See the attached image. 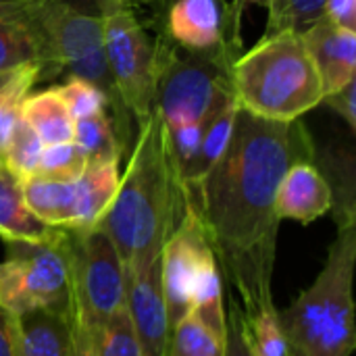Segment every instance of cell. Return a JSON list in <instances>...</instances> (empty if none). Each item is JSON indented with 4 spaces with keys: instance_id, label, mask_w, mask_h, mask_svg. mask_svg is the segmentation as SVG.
<instances>
[{
    "instance_id": "25",
    "label": "cell",
    "mask_w": 356,
    "mask_h": 356,
    "mask_svg": "<svg viewBox=\"0 0 356 356\" xmlns=\"http://www.w3.org/2000/svg\"><path fill=\"white\" fill-rule=\"evenodd\" d=\"M167 356H223V338L190 311L171 327Z\"/></svg>"
},
{
    "instance_id": "6",
    "label": "cell",
    "mask_w": 356,
    "mask_h": 356,
    "mask_svg": "<svg viewBox=\"0 0 356 356\" xmlns=\"http://www.w3.org/2000/svg\"><path fill=\"white\" fill-rule=\"evenodd\" d=\"M29 6L60 71L88 79L104 92L111 117L127 148L131 138V115L121 102L108 71L100 13H90L71 0H31Z\"/></svg>"
},
{
    "instance_id": "33",
    "label": "cell",
    "mask_w": 356,
    "mask_h": 356,
    "mask_svg": "<svg viewBox=\"0 0 356 356\" xmlns=\"http://www.w3.org/2000/svg\"><path fill=\"white\" fill-rule=\"evenodd\" d=\"M323 17L340 27L356 31V0H325Z\"/></svg>"
},
{
    "instance_id": "18",
    "label": "cell",
    "mask_w": 356,
    "mask_h": 356,
    "mask_svg": "<svg viewBox=\"0 0 356 356\" xmlns=\"http://www.w3.org/2000/svg\"><path fill=\"white\" fill-rule=\"evenodd\" d=\"M332 190V211L336 225H356V177L353 146H327L323 152L315 150L313 161Z\"/></svg>"
},
{
    "instance_id": "15",
    "label": "cell",
    "mask_w": 356,
    "mask_h": 356,
    "mask_svg": "<svg viewBox=\"0 0 356 356\" xmlns=\"http://www.w3.org/2000/svg\"><path fill=\"white\" fill-rule=\"evenodd\" d=\"M300 38L321 79L323 96L355 81L356 31L332 23L327 17H319L300 29Z\"/></svg>"
},
{
    "instance_id": "24",
    "label": "cell",
    "mask_w": 356,
    "mask_h": 356,
    "mask_svg": "<svg viewBox=\"0 0 356 356\" xmlns=\"http://www.w3.org/2000/svg\"><path fill=\"white\" fill-rule=\"evenodd\" d=\"M38 81H48L46 69L42 65H23L0 71V150L13 129L15 119L19 117L23 98Z\"/></svg>"
},
{
    "instance_id": "31",
    "label": "cell",
    "mask_w": 356,
    "mask_h": 356,
    "mask_svg": "<svg viewBox=\"0 0 356 356\" xmlns=\"http://www.w3.org/2000/svg\"><path fill=\"white\" fill-rule=\"evenodd\" d=\"M223 356H254L248 319L236 298H229V309H225Z\"/></svg>"
},
{
    "instance_id": "7",
    "label": "cell",
    "mask_w": 356,
    "mask_h": 356,
    "mask_svg": "<svg viewBox=\"0 0 356 356\" xmlns=\"http://www.w3.org/2000/svg\"><path fill=\"white\" fill-rule=\"evenodd\" d=\"M0 263V309L13 317L50 311L71 315L67 229L42 240H4Z\"/></svg>"
},
{
    "instance_id": "23",
    "label": "cell",
    "mask_w": 356,
    "mask_h": 356,
    "mask_svg": "<svg viewBox=\"0 0 356 356\" xmlns=\"http://www.w3.org/2000/svg\"><path fill=\"white\" fill-rule=\"evenodd\" d=\"M42 148L44 144L38 138V134L19 115L0 150V169H4L8 175H13L21 184L35 175Z\"/></svg>"
},
{
    "instance_id": "9",
    "label": "cell",
    "mask_w": 356,
    "mask_h": 356,
    "mask_svg": "<svg viewBox=\"0 0 356 356\" xmlns=\"http://www.w3.org/2000/svg\"><path fill=\"white\" fill-rule=\"evenodd\" d=\"M73 323L92 334L125 307V265L100 227L67 229Z\"/></svg>"
},
{
    "instance_id": "21",
    "label": "cell",
    "mask_w": 356,
    "mask_h": 356,
    "mask_svg": "<svg viewBox=\"0 0 356 356\" xmlns=\"http://www.w3.org/2000/svg\"><path fill=\"white\" fill-rule=\"evenodd\" d=\"M56 227L40 221L25 204L19 181L0 169V238L2 240H42Z\"/></svg>"
},
{
    "instance_id": "3",
    "label": "cell",
    "mask_w": 356,
    "mask_h": 356,
    "mask_svg": "<svg viewBox=\"0 0 356 356\" xmlns=\"http://www.w3.org/2000/svg\"><path fill=\"white\" fill-rule=\"evenodd\" d=\"M356 225L338 227L315 282L277 311L286 356H353Z\"/></svg>"
},
{
    "instance_id": "13",
    "label": "cell",
    "mask_w": 356,
    "mask_h": 356,
    "mask_svg": "<svg viewBox=\"0 0 356 356\" xmlns=\"http://www.w3.org/2000/svg\"><path fill=\"white\" fill-rule=\"evenodd\" d=\"M125 309L144 356H167L169 317L161 284V257L144 267H125Z\"/></svg>"
},
{
    "instance_id": "30",
    "label": "cell",
    "mask_w": 356,
    "mask_h": 356,
    "mask_svg": "<svg viewBox=\"0 0 356 356\" xmlns=\"http://www.w3.org/2000/svg\"><path fill=\"white\" fill-rule=\"evenodd\" d=\"M246 319H248V332H250L254 356H286V342L280 327L275 305Z\"/></svg>"
},
{
    "instance_id": "29",
    "label": "cell",
    "mask_w": 356,
    "mask_h": 356,
    "mask_svg": "<svg viewBox=\"0 0 356 356\" xmlns=\"http://www.w3.org/2000/svg\"><path fill=\"white\" fill-rule=\"evenodd\" d=\"M54 90L63 98L73 121L102 113V111H108V100H106L104 92L98 86L90 83L88 79L69 75L63 83L54 86Z\"/></svg>"
},
{
    "instance_id": "11",
    "label": "cell",
    "mask_w": 356,
    "mask_h": 356,
    "mask_svg": "<svg viewBox=\"0 0 356 356\" xmlns=\"http://www.w3.org/2000/svg\"><path fill=\"white\" fill-rule=\"evenodd\" d=\"M215 267H219V263L207 240L200 217L190 204L186 217L161 250V284L169 332L192 311V300L202 277Z\"/></svg>"
},
{
    "instance_id": "20",
    "label": "cell",
    "mask_w": 356,
    "mask_h": 356,
    "mask_svg": "<svg viewBox=\"0 0 356 356\" xmlns=\"http://www.w3.org/2000/svg\"><path fill=\"white\" fill-rule=\"evenodd\" d=\"M19 115L38 134L44 146L73 140V117L69 115L63 98L52 88L38 94H27L19 106Z\"/></svg>"
},
{
    "instance_id": "35",
    "label": "cell",
    "mask_w": 356,
    "mask_h": 356,
    "mask_svg": "<svg viewBox=\"0 0 356 356\" xmlns=\"http://www.w3.org/2000/svg\"><path fill=\"white\" fill-rule=\"evenodd\" d=\"M0 356H13V336L8 315L0 309Z\"/></svg>"
},
{
    "instance_id": "22",
    "label": "cell",
    "mask_w": 356,
    "mask_h": 356,
    "mask_svg": "<svg viewBox=\"0 0 356 356\" xmlns=\"http://www.w3.org/2000/svg\"><path fill=\"white\" fill-rule=\"evenodd\" d=\"M73 142L79 146L88 163L121 161L123 150H125V144L117 131V125L106 111L75 119Z\"/></svg>"
},
{
    "instance_id": "17",
    "label": "cell",
    "mask_w": 356,
    "mask_h": 356,
    "mask_svg": "<svg viewBox=\"0 0 356 356\" xmlns=\"http://www.w3.org/2000/svg\"><path fill=\"white\" fill-rule=\"evenodd\" d=\"M8 321L13 356H69L73 342L71 315L33 311L17 317L8 315Z\"/></svg>"
},
{
    "instance_id": "40",
    "label": "cell",
    "mask_w": 356,
    "mask_h": 356,
    "mask_svg": "<svg viewBox=\"0 0 356 356\" xmlns=\"http://www.w3.org/2000/svg\"><path fill=\"white\" fill-rule=\"evenodd\" d=\"M106 2H115V4H127L129 0H106Z\"/></svg>"
},
{
    "instance_id": "8",
    "label": "cell",
    "mask_w": 356,
    "mask_h": 356,
    "mask_svg": "<svg viewBox=\"0 0 356 356\" xmlns=\"http://www.w3.org/2000/svg\"><path fill=\"white\" fill-rule=\"evenodd\" d=\"M104 54L117 94L129 115L142 123L154 108V92L161 69V35L152 42L144 23L127 4L96 0Z\"/></svg>"
},
{
    "instance_id": "38",
    "label": "cell",
    "mask_w": 356,
    "mask_h": 356,
    "mask_svg": "<svg viewBox=\"0 0 356 356\" xmlns=\"http://www.w3.org/2000/svg\"><path fill=\"white\" fill-rule=\"evenodd\" d=\"M156 2V6H159V10H161V17H163V13L169 8V4L173 2V0H154Z\"/></svg>"
},
{
    "instance_id": "10",
    "label": "cell",
    "mask_w": 356,
    "mask_h": 356,
    "mask_svg": "<svg viewBox=\"0 0 356 356\" xmlns=\"http://www.w3.org/2000/svg\"><path fill=\"white\" fill-rule=\"evenodd\" d=\"M119 163H88L75 179L29 177L21 181L27 209L46 225L58 229H88L98 225L119 188Z\"/></svg>"
},
{
    "instance_id": "32",
    "label": "cell",
    "mask_w": 356,
    "mask_h": 356,
    "mask_svg": "<svg viewBox=\"0 0 356 356\" xmlns=\"http://www.w3.org/2000/svg\"><path fill=\"white\" fill-rule=\"evenodd\" d=\"M355 90H356V81H350L348 86H344L342 90H338V92H332V94H327V96H323V104H327L332 111H336L346 123H348V127L355 131L356 129V96H355Z\"/></svg>"
},
{
    "instance_id": "37",
    "label": "cell",
    "mask_w": 356,
    "mask_h": 356,
    "mask_svg": "<svg viewBox=\"0 0 356 356\" xmlns=\"http://www.w3.org/2000/svg\"><path fill=\"white\" fill-rule=\"evenodd\" d=\"M269 2H271V0H244L246 8H248V6H254V4H257V6H265V8H267V6H269Z\"/></svg>"
},
{
    "instance_id": "28",
    "label": "cell",
    "mask_w": 356,
    "mask_h": 356,
    "mask_svg": "<svg viewBox=\"0 0 356 356\" xmlns=\"http://www.w3.org/2000/svg\"><path fill=\"white\" fill-rule=\"evenodd\" d=\"M323 4L325 0H271L267 10V27L265 35L292 29L300 31L319 17H323Z\"/></svg>"
},
{
    "instance_id": "41",
    "label": "cell",
    "mask_w": 356,
    "mask_h": 356,
    "mask_svg": "<svg viewBox=\"0 0 356 356\" xmlns=\"http://www.w3.org/2000/svg\"><path fill=\"white\" fill-rule=\"evenodd\" d=\"M94 2H96V0H94Z\"/></svg>"
},
{
    "instance_id": "16",
    "label": "cell",
    "mask_w": 356,
    "mask_h": 356,
    "mask_svg": "<svg viewBox=\"0 0 356 356\" xmlns=\"http://www.w3.org/2000/svg\"><path fill=\"white\" fill-rule=\"evenodd\" d=\"M332 211V190L313 161L292 165L280 181L275 194V213L282 219L313 223Z\"/></svg>"
},
{
    "instance_id": "14",
    "label": "cell",
    "mask_w": 356,
    "mask_h": 356,
    "mask_svg": "<svg viewBox=\"0 0 356 356\" xmlns=\"http://www.w3.org/2000/svg\"><path fill=\"white\" fill-rule=\"evenodd\" d=\"M29 2L31 0H23L0 6V71L23 65H42L50 81L63 71L31 13Z\"/></svg>"
},
{
    "instance_id": "27",
    "label": "cell",
    "mask_w": 356,
    "mask_h": 356,
    "mask_svg": "<svg viewBox=\"0 0 356 356\" xmlns=\"http://www.w3.org/2000/svg\"><path fill=\"white\" fill-rule=\"evenodd\" d=\"M88 167V159L79 150V146L69 140V142H58V144H48L42 148L40 163L35 169L33 177H44V179H75L83 173Z\"/></svg>"
},
{
    "instance_id": "4",
    "label": "cell",
    "mask_w": 356,
    "mask_h": 356,
    "mask_svg": "<svg viewBox=\"0 0 356 356\" xmlns=\"http://www.w3.org/2000/svg\"><path fill=\"white\" fill-rule=\"evenodd\" d=\"M238 108L271 121H294L323 100V86L300 31L263 35L232 65Z\"/></svg>"
},
{
    "instance_id": "26",
    "label": "cell",
    "mask_w": 356,
    "mask_h": 356,
    "mask_svg": "<svg viewBox=\"0 0 356 356\" xmlns=\"http://www.w3.org/2000/svg\"><path fill=\"white\" fill-rule=\"evenodd\" d=\"M94 356H144L127 309H119L92 334Z\"/></svg>"
},
{
    "instance_id": "12",
    "label": "cell",
    "mask_w": 356,
    "mask_h": 356,
    "mask_svg": "<svg viewBox=\"0 0 356 356\" xmlns=\"http://www.w3.org/2000/svg\"><path fill=\"white\" fill-rule=\"evenodd\" d=\"M163 17V33L184 50L202 52L225 42L242 44L227 0H173Z\"/></svg>"
},
{
    "instance_id": "36",
    "label": "cell",
    "mask_w": 356,
    "mask_h": 356,
    "mask_svg": "<svg viewBox=\"0 0 356 356\" xmlns=\"http://www.w3.org/2000/svg\"><path fill=\"white\" fill-rule=\"evenodd\" d=\"M229 8H232L234 25L242 31V17H244V13H246V4H244V0H232Z\"/></svg>"
},
{
    "instance_id": "34",
    "label": "cell",
    "mask_w": 356,
    "mask_h": 356,
    "mask_svg": "<svg viewBox=\"0 0 356 356\" xmlns=\"http://www.w3.org/2000/svg\"><path fill=\"white\" fill-rule=\"evenodd\" d=\"M69 356H94L90 334L83 327L75 325V323H73V342H71Z\"/></svg>"
},
{
    "instance_id": "5",
    "label": "cell",
    "mask_w": 356,
    "mask_h": 356,
    "mask_svg": "<svg viewBox=\"0 0 356 356\" xmlns=\"http://www.w3.org/2000/svg\"><path fill=\"white\" fill-rule=\"evenodd\" d=\"M161 69L154 92V111L165 131L207 121L234 98L232 65L242 44L225 42L213 50L192 52L175 46L163 31Z\"/></svg>"
},
{
    "instance_id": "1",
    "label": "cell",
    "mask_w": 356,
    "mask_h": 356,
    "mask_svg": "<svg viewBox=\"0 0 356 356\" xmlns=\"http://www.w3.org/2000/svg\"><path fill=\"white\" fill-rule=\"evenodd\" d=\"M315 150L300 119L271 121L238 108L225 152L190 200L246 317L273 307L280 232L275 194L286 171L315 161Z\"/></svg>"
},
{
    "instance_id": "2",
    "label": "cell",
    "mask_w": 356,
    "mask_h": 356,
    "mask_svg": "<svg viewBox=\"0 0 356 356\" xmlns=\"http://www.w3.org/2000/svg\"><path fill=\"white\" fill-rule=\"evenodd\" d=\"M188 209L190 198L169 154L165 125L152 108L148 119L138 123L117 194L98 225L125 267H144L161 257Z\"/></svg>"
},
{
    "instance_id": "39",
    "label": "cell",
    "mask_w": 356,
    "mask_h": 356,
    "mask_svg": "<svg viewBox=\"0 0 356 356\" xmlns=\"http://www.w3.org/2000/svg\"><path fill=\"white\" fill-rule=\"evenodd\" d=\"M17 2H23V0H0V6H8V4H17Z\"/></svg>"
},
{
    "instance_id": "19",
    "label": "cell",
    "mask_w": 356,
    "mask_h": 356,
    "mask_svg": "<svg viewBox=\"0 0 356 356\" xmlns=\"http://www.w3.org/2000/svg\"><path fill=\"white\" fill-rule=\"evenodd\" d=\"M236 113H238V104H236V98H232L209 119L202 140H200V146H198V152L194 154V159L190 161L188 169L181 175V184H184V190L190 200L194 198V194L200 188L202 179L207 177V173L215 167V163L225 152L229 138H232Z\"/></svg>"
}]
</instances>
